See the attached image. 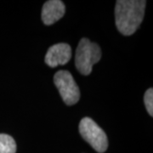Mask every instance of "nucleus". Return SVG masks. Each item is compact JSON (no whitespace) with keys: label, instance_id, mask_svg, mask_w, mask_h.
<instances>
[{"label":"nucleus","instance_id":"obj_6","mask_svg":"<svg viewBox=\"0 0 153 153\" xmlns=\"http://www.w3.org/2000/svg\"><path fill=\"white\" fill-rule=\"evenodd\" d=\"M66 7L62 1L49 0L43 6L42 21L46 26H50L60 20L65 15Z\"/></svg>","mask_w":153,"mask_h":153},{"label":"nucleus","instance_id":"obj_3","mask_svg":"<svg viewBox=\"0 0 153 153\" xmlns=\"http://www.w3.org/2000/svg\"><path fill=\"white\" fill-rule=\"evenodd\" d=\"M81 136L99 153L105 152L108 147V139L104 130L89 117H83L79 123Z\"/></svg>","mask_w":153,"mask_h":153},{"label":"nucleus","instance_id":"obj_7","mask_svg":"<svg viewBox=\"0 0 153 153\" xmlns=\"http://www.w3.org/2000/svg\"><path fill=\"white\" fill-rule=\"evenodd\" d=\"M16 144L9 134H0V153H16Z\"/></svg>","mask_w":153,"mask_h":153},{"label":"nucleus","instance_id":"obj_1","mask_svg":"<svg viewBox=\"0 0 153 153\" xmlns=\"http://www.w3.org/2000/svg\"><path fill=\"white\" fill-rule=\"evenodd\" d=\"M145 0H117L115 7V22L123 35L135 33L141 24L146 10Z\"/></svg>","mask_w":153,"mask_h":153},{"label":"nucleus","instance_id":"obj_2","mask_svg":"<svg viewBox=\"0 0 153 153\" xmlns=\"http://www.w3.org/2000/svg\"><path fill=\"white\" fill-rule=\"evenodd\" d=\"M100 58L101 49L98 44L85 38L79 41L75 55V66L82 75H89L93 66Z\"/></svg>","mask_w":153,"mask_h":153},{"label":"nucleus","instance_id":"obj_8","mask_svg":"<svg viewBox=\"0 0 153 153\" xmlns=\"http://www.w3.org/2000/svg\"><path fill=\"white\" fill-rule=\"evenodd\" d=\"M144 101L146 105V108L150 116H153V89L151 88L146 90L144 95Z\"/></svg>","mask_w":153,"mask_h":153},{"label":"nucleus","instance_id":"obj_4","mask_svg":"<svg viewBox=\"0 0 153 153\" xmlns=\"http://www.w3.org/2000/svg\"><path fill=\"white\" fill-rule=\"evenodd\" d=\"M54 82L66 105H72L79 100V88L69 71L65 70L57 71L54 76Z\"/></svg>","mask_w":153,"mask_h":153},{"label":"nucleus","instance_id":"obj_5","mask_svg":"<svg viewBox=\"0 0 153 153\" xmlns=\"http://www.w3.org/2000/svg\"><path fill=\"white\" fill-rule=\"evenodd\" d=\"M71 58V49L70 45L64 43L56 44L51 46L45 55V63L50 67L63 66L68 63Z\"/></svg>","mask_w":153,"mask_h":153}]
</instances>
